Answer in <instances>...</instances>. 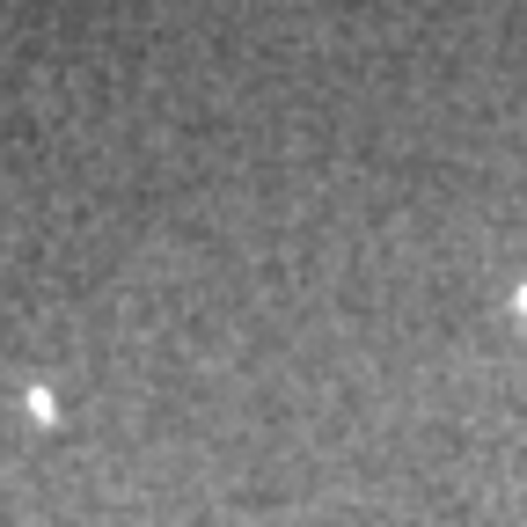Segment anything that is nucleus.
<instances>
[{
	"instance_id": "f257e3e1",
	"label": "nucleus",
	"mask_w": 527,
	"mask_h": 527,
	"mask_svg": "<svg viewBox=\"0 0 527 527\" xmlns=\"http://www.w3.org/2000/svg\"><path fill=\"white\" fill-rule=\"evenodd\" d=\"M513 315H520V323H527V286H520V293H513Z\"/></svg>"
}]
</instances>
